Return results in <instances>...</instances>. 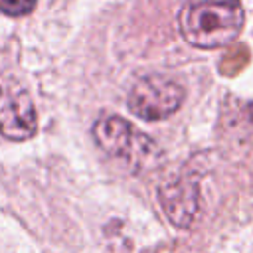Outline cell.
Wrapping results in <instances>:
<instances>
[{
    "label": "cell",
    "mask_w": 253,
    "mask_h": 253,
    "mask_svg": "<svg viewBox=\"0 0 253 253\" xmlns=\"http://www.w3.org/2000/svg\"><path fill=\"white\" fill-rule=\"evenodd\" d=\"M178 24L188 43L200 49H215L231 43L239 36L243 28V10L239 2L186 4Z\"/></svg>",
    "instance_id": "cell-1"
},
{
    "label": "cell",
    "mask_w": 253,
    "mask_h": 253,
    "mask_svg": "<svg viewBox=\"0 0 253 253\" xmlns=\"http://www.w3.org/2000/svg\"><path fill=\"white\" fill-rule=\"evenodd\" d=\"M93 138L109 156L123 158L136 170L152 166L160 156L154 140L119 115H101L93 125Z\"/></svg>",
    "instance_id": "cell-2"
},
{
    "label": "cell",
    "mask_w": 253,
    "mask_h": 253,
    "mask_svg": "<svg viewBox=\"0 0 253 253\" xmlns=\"http://www.w3.org/2000/svg\"><path fill=\"white\" fill-rule=\"evenodd\" d=\"M184 87L166 75L150 73L140 77L126 99L128 109L144 121H160L174 115L184 103Z\"/></svg>",
    "instance_id": "cell-3"
},
{
    "label": "cell",
    "mask_w": 253,
    "mask_h": 253,
    "mask_svg": "<svg viewBox=\"0 0 253 253\" xmlns=\"http://www.w3.org/2000/svg\"><path fill=\"white\" fill-rule=\"evenodd\" d=\"M38 130V115L30 95L10 79L0 77V134L8 140H28Z\"/></svg>",
    "instance_id": "cell-4"
},
{
    "label": "cell",
    "mask_w": 253,
    "mask_h": 253,
    "mask_svg": "<svg viewBox=\"0 0 253 253\" xmlns=\"http://www.w3.org/2000/svg\"><path fill=\"white\" fill-rule=\"evenodd\" d=\"M158 202L176 227H190L200 210V188L198 178L192 174H180L168 180L158 190Z\"/></svg>",
    "instance_id": "cell-5"
},
{
    "label": "cell",
    "mask_w": 253,
    "mask_h": 253,
    "mask_svg": "<svg viewBox=\"0 0 253 253\" xmlns=\"http://www.w3.org/2000/svg\"><path fill=\"white\" fill-rule=\"evenodd\" d=\"M38 0H0V12L8 16H24L36 8Z\"/></svg>",
    "instance_id": "cell-6"
},
{
    "label": "cell",
    "mask_w": 253,
    "mask_h": 253,
    "mask_svg": "<svg viewBox=\"0 0 253 253\" xmlns=\"http://www.w3.org/2000/svg\"><path fill=\"white\" fill-rule=\"evenodd\" d=\"M196 2H239V0H188V4H196Z\"/></svg>",
    "instance_id": "cell-7"
}]
</instances>
